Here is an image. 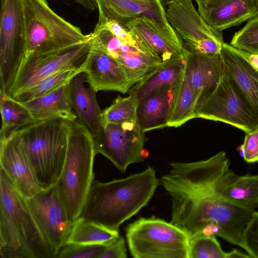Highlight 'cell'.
Wrapping results in <instances>:
<instances>
[{
  "label": "cell",
  "mask_w": 258,
  "mask_h": 258,
  "mask_svg": "<svg viewBox=\"0 0 258 258\" xmlns=\"http://www.w3.org/2000/svg\"><path fill=\"white\" fill-rule=\"evenodd\" d=\"M169 195L170 223L189 238L198 234L214 235L242 247L243 234L254 210L229 203L209 191Z\"/></svg>",
  "instance_id": "1"
},
{
  "label": "cell",
  "mask_w": 258,
  "mask_h": 258,
  "mask_svg": "<svg viewBox=\"0 0 258 258\" xmlns=\"http://www.w3.org/2000/svg\"><path fill=\"white\" fill-rule=\"evenodd\" d=\"M159 184L151 167L120 179L93 181L78 218L118 231L122 223L148 204Z\"/></svg>",
  "instance_id": "2"
},
{
  "label": "cell",
  "mask_w": 258,
  "mask_h": 258,
  "mask_svg": "<svg viewBox=\"0 0 258 258\" xmlns=\"http://www.w3.org/2000/svg\"><path fill=\"white\" fill-rule=\"evenodd\" d=\"M70 121L62 118L38 121L11 134L19 138L43 189L56 185L62 172Z\"/></svg>",
  "instance_id": "3"
},
{
  "label": "cell",
  "mask_w": 258,
  "mask_h": 258,
  "mask_svg": "<svg viewBox=\"0 0 258 258\" xmlns=\"http://www.w3.org/2000/svg\"><path fill=\"white\" fill-rule=\"evenodd\" d=\"M96 155L93 140L87 126L78 118L70 121L66 158L56 186L72 223L78 218L94 181Z\"/></svg>",
  "instance_id": "4"
},
{
  "label": "cell",
  "mask_w": 258,
  "mask_h": 258,
  "mask_svg": "<svg viewBox=\"0 0 258 258\" xmlns=\"http://www.w3.org/2000/svg\"><path fill=\"white\" fill-rule=\"evenodd\" d=\"M26 28V57L57 51L88 38L81 30L55 13L46 0H21ZM25 57V58H26Z\"/></svg>",
  "instance_id": "5"
},
{
  "label": "cell",
  "mask_w": 258,
  "mask_h": 258,
  "mask_svg": "<svg viewBox=\"0 0 258 258\" xmlns=\"http://www.w3.org/2000/svg\"><path fill=\"white\" fill-rule=\"evenodd\" d=\"M125 235L133 257L188 258V236L164 220L140 218L127 225Z\"/></svg>",
  "instance_id": "6"
},
{
  "label": "cell",
  "mask_w": 258,
  "mask_h": 258,
  "mask_svg": "<svg viewBox=\"0 0 258 258\" xmlns=\"http://www.w3.org/2000/svg\"><path fill=\"white\" fill-rule=\"evenodd\" d=\"M26 53V32L22 1L1 0L0 92L8 94Z\"/></svg>",
  "instance_id": "7"
},
{
  "label": "cell",
  "mask_w": 258,
  "mask_h": 258,
  "mask_svg": "<svg viewBox=\"0 0 258 258\" xmlns=\"http://www.w3.org/2000/svg\"><path fill=\"white\" fill-rule=\"evenodd\" d=\"M199 117L222 121L245 133L258 128L256 118L230 79L225 63L216 86L202 95L197 102L196 118Z\"/></svg>",
  "instance_id": "8"
},
{
  "label": "cell",
  "mask_w": 258,
  "mask_h": 258,
  "mask_svg": "<svg viewBox=\"0 0 258 258\" xmlns=\"http://www.w3.org/2000/svg\"><path fill=\"white\" fill-rule=\"evenodd\" d=\"M90 34L87 40L57 51L34 53L26 57L8 95L12 97L56 72L64 70L84 72L91 49Z\"/></svg>",
  "instance_id": "9"
},
{
  "label": "cell",
  "mask_w": 258,
  "mask_h": 258,
  "mask_svg": "<svg viewBox=\"0 0 258 258\" xmlns=\"http://www.w3.org/2000/svg\"><path fill=\"white\" fill-rule=\"evenodd\" d=\"M90 34L92 45L121 64L136 84L169 62H164L147 45L122 40L98 22Z\"/></svg>",
  "instance_id": "10"
},
{
  "label": "cell",
  "mask_w": 258,
  "mask_h": 258,
  "mask_svg": "<svg viewBox=\"0 0 258 258\" xmlns=\"http://www.w3.org/2000/svg\"><path fill=\"white\" fill-rule=\"evenodd\" d=\"M0 208L25 243L33 258H55L29 209L26 199L0 170Z\"/></svg>",
  "instance_id": "11"
},
{
  "label": "cell",
  "mask_w": 258,
  "mask_h": 258,
  "mask_svg": "<svg viewBox=\"0 0 258 258\" xmlns=\"http://www.w3.org/2000/svg\"><path fill=\"white\" fill-rule=\"evenodd\" d=\"M168 174L159 179L169 194L207 191L229 168V161L224 151L209 159L195 162H172Z\"/></svg>",
  "instance_id": "12"
},
{
  "label": "cell",
  "mask_w": 258,
  "mask_h": 258,
  "mask_svg": "<svg viewBox=\"0 0 258 258\" xmlns=\"http://www.w3.org/2000/svg\"><path fill=\"white\" fill-rule=\"evenodd\" d=\"M26 201L40 231L56 255L66 244L74 223L68 217L56 185Z\"/></svg>",
  "instance_id": "13"
},
{
  "label": "cell",
  "mask_w": 258,
  "mask_h": 258,
  "mask_svg": "<svg viewBox=\"0 0 258 258\" xmlns=\"http://www.w3.org/2000/svg\"><path fill=\"white\" fill-rule=\"evenodd\" d=\"M147 140L137 123H105L96 153L103 155L124 172L129 165L144 162L148 157L144 149Z\"/></svg>",
  "instance_id": "14"
},
{
  "label": "cell",
  "mask_w": 258,
  "mask_h": 258,
  "mask_svg": "<svg viewBox=\"0 0 258 258\" xmlns=\"http://www.w3.org/2000/svg\"><path fill=\"white\" fill-rule=\"evenodd\" d=\"M167 20L181 41L185 52L202 53L209 40L223 43L197 12L192 0H164Z\"/></svg>",
  "instance_id": "15"
},
{
  "label": "cell",
  "mask_w": 258,
  "mask_h": 258,
  "mask_svg": "<svg viewBox=\"0 0 258 258\" xmlns=\"http://www.w3.org/2000/svg\"><path fill=\"white\" fill-rule=\"evenodd\" d=\"M1 169L26 199L43 189L39 186L25 150L14 134L0 139Z\"/></svg>",
  "instance_id": "16"
},
{
  "label": "cell",
  "mask_w": 258,
  "mask_h": 258,
  "mask_svg": "<svg viewBox=\"0 0 258 258\" xmlns=\"http://www.w3.org/2000/svg\"><path fill=\"white\" fill-rule=\"evenodd\" d=\"M84 72L86 82L96 92L113 91L124 94L136 84L121 64L92 45Z\"/></svg>",
  "instance_id": "17"
},
{
  "label": "cell",
  "mask_w": 258,
  "mask_h": 258,
  "mask_svg": "<svg viewBox=\"0 0 258 258\" xmlns=\"http://www.w3.org/2000/svg\"><path fill=\"white\" fill-rule=\"evenodd\" d=\"M198 13L216 34L258 16L256 0H195Z\"/></svg>",
  "instance_id": "18"
},
{
  "label": "cell",
  "mask_w": 258,
  "mask_h": 258,
  "mask_svg": "<svg viewBox=\"0 0 258 258\" xmlns=\"http://www.w3.org/2000/svg\"><path fill=\"white\" fill-rule=\"evenodd\" d=\"M126 26L133 34L147 44L164 62L184 57L181 41L173 28H166L145 15L131 20Z\"/></svg>",
  "instance_id": "19"
},
{
  "label": "cell",
  "mask_w": 258,
  "mask_h": 258,
  "mask_svg": "<svg viewBox=\"0 0 258 258\" xmlns=\"http://www.w3.org/2000/svg\"><path fill=\"white\" fill-rule=\"evenodd\" d=\"M86 75L82 72L69 82L71 105L78 118L90 131L96 152L102 139L103 111L98 105L96 92L91 87L86 86Z\"/></svg>",
  "instance_id": "20"
},
{
  "label": "cell",
  "mask_w": 258,
  "mask_h": 258,
  "mask_svg": "<svg viewBox=\"0 0 258 258\" xmlns=\"http://www.w3.org/2000/svg\"><path fill=\"white\" fill-rule=\"evenodd\" d=\"M220 54L230 79L258 122V71L230 44L223 42Z\"/></svg>",
  "instance_id": "21"
},
{
  "label": "cell",
  "mask_w": 258,
  "mask_h": 258,
  "mask_svg": "<svg viewBox=\"0 0 258 258\" xmlns=\"http://www.w3.org/2000/svg\"><path fill=\"white\" fill-rule=\"evenodd\" d=\"M179 84L159 88L138 102L137 123L142 131L168 126Z\"/></svg>",
  "instance_id": "22"
},
{
  "label": "cell",
  "mask_w": 258,
  "mask_h": 258,
  "mask_svg": "<svg viewBox=\"0 0 258 258\" xmlns=\"http://www.w3.org/2000/svg\"><path fill=\"white\" fill-rule=\"evenodd\" d=\"M224 70V63L220 53L208 54L185 52L184 75L198 101L202 95L216 86Z\"/></svg>",
  "instance_id": "23"
},
{
  "label": "cell",
  "mask_w": 258,
  "mask_h": 258,
  "mask_svg": "<svg viewBox=\"0 0 258 258\" xmlns=\"http://www.w3.org/2000/svg\"><path fill=\"white\" fill-rule=\"evenodd\" d=\"M207 191L237 206L254 210L258 207V175L239 176L228 169Z\"/></svg>",
  "instance_id": "24"
},
{
  "label": "cell",
  "mask_w": 258,
  "mask_h": 258,
  "mask_svg": "<svg viewBox=\"0 0 258 258\" xmlns=\"http://www.w3.org/2000/svg\"><path fill=\"white\" fill-rule=\"evenodd\" d=\"M99 14L127 23L133 19L145 15L159 22L163 26L172 28L165 14L164 0H95Z\"/></svg>",
  "instance_id": "25"
},
{
  "label": "cell",
  "mask_w": 258,
  "mask_h": 258,
  "mask_svg": "<svg viewBox=\"0 0 258 258\" xmlns=\"http://www.w3.org/2000/svg\"><path fill=\"white\" fill-rule=\"evenodd\" d=\"M21 103L37 121L56 118L73 121L78 118L72 107L69 83L45 95Z\"/></svg>",
  "instance_id": "26"
},
{
  "label": "cell",
  "mask_w": 258,
  "mask_h": 258,
  "mask_svg": "<svg viewBox=\"0 0 258 258\" xmlns=\"http://www.w3.org/2000/svg\"><path fill=\"white\" fill-rule=\"evenodd\" d=\"M184 57L171 60L153 72L129 91L137 103L152 91L166 85H178L182 78Z\"/></svg>",
  "instance_id": "27"
},
{
  "label": "cell",
  "mask_w": 258,
  "mask_h": 258,
  "mask_svg": "<svg viewBox=\"0 0 258 258\" xmlns=\"http://www.w3.org/2000/svg\"><path fill=\"white\" fill-rule=\"evenodd\" d=\"M0 110L2 122L0 139L7 138L19 129L38 121L21 102L2 92H0Z\"/></svg>",
  "instance_id": "28"
},
{
  "label": "cell",
  "mask_w": 258,
  "mask_h": 258,
  "mask_svg": "<svg viewBox=\"0 0 258 258\" xmlns=\"http://www.w3.org/2000/svg\"><path fill=\"white\" fill-rule=\"evenodd\" d=\"M119 235L118 231H111L91 221L78 218L73 223L66 245H107Z\"/></svg>",
  "instance_id": "29"
},
{
  "label": "cell",
  "mask_w": 258,
  "mask_h": 258,
  "mask_svg": "<svg viewBox=\"0 0 258 258\" xmlns=\"http://www.w3.org/2000/svg\"><path fill=\"white\" fill-rule=\"evenodd\" d=\"M197 102L198 98L183 73L167 127H177L196 118Z\"/></svg>",
  "instance_id": "30"
},
{
  "label": "cell",
  "mask_w": 258,
  "mask_h": 258,
  "mask_svg": "<svg viewBox=\"0 0 258 258\" xmlns=\"http://www.w3.org/2000/svg\"><path fill=\"white\" fill-rule=\"evenodd\" d=\"M82 72L77 70H64L56 72L17 92L11 97L20 102L33 100L52 92L69 83L75 75Z\"/></svg>",
  "instance_id": "31"
},
{
  "label": "cell",
  "mask_w": 258,
  "mask_h": 258,
  "mask_svg": "<svg viewBox=\"0 0 258 258\" xmlns=\"http://www.w3.org/2000/svg\"><path fill=\"white\" fill-rule=\"evenodd\" d=\"M0 257L33 258L30 250L9 219L0 214Z\"/></svg>",
  "instance_id": "32"
},
{
  "label": "cell",
  "mask_w": 258,
  "mask_h": 258,
  "mask_svg": "<svg viewBox=\"0 0 258 258\" xmlns=\"http://www.w3.org/2000/svg\"><path fill=\"white\" fill-rule=\"evenodd\" d=\"M137 101L132 95L118 96L111 105L102 111L103 124L137 123Z\"/></svg>",
  "instance_id": "33"
},
{
  "label": "cell",
  "mask_w": 258,
  "mask_h": 258,
  "mask_svg": "<svg viewBox=\"0 0 258 258\" xmlns=\"http://www.w3.org/2000/svg\"><path fill=\"white\" fill-rule=\"evenodd\" d=\"M216 236L198 234L189 238L188 258H226Z\"/></svg>",
  "instance_id": "34"
},
{
  "label": "cell",
  "mask_w": 258,
  "mask_h": 258,
  "mask_svg": "<svg viewBox=\"0 0 258 258\" xmlns=\"http://www.w3.org/2000/svg\"><path fill=\"white\" fill-rule=\"evenodd\" d=\"M230 45L240 50L258 53V16L249 20L241 30L235 33Z\"/></svg>",
  "instance_id": "35"
},
{
  "label": "cell",
  "mask_w": 258,
  "mask_h": 258,
  "mask_svg": "<svg viewBox=\"0 0 258 258\" xmlns=\"http://www.w3.org/2000/svg\"><path fill=\"white\" fill-rule=\"evenodd\" d=\"M105 245L67 244L62 247L55 258H99Z\"/></svg>",
  "instance_id": "36"
},
{
  "label": "cell",
  "mask_w": 258,
  "mask_h": 258,
  "mask_svg": "<svg viewBox=\"0 0 258 258\" xmlns=\"http://www.w3.org/2000/svg\"><path fill=\"white\" fill-rule=\"evenodd\" d=\"M242 248L251 257L258 258V212H254L244 231Z\"/></svg>",
  "instance_id": "37"
},
{
  "label": "cell",
  "mask_w": 258,
  "mask_h": 258,
  "mask_svg": "<svg viewBox=\"0 0 258 258\" xmlns=\"http://www.w3.org/2000/svg\"><path fill=\"white\" fill-rule=\"evenodd\" d=\"M240 147L243 158L246 163L258 162V128L245 133L243 144Z\"/></svg>",
  "instance_id": "38"
},
{
  "label": "cell",
  "mask_w": 258,
  "mask_h": 258,
  "mask_svg": "<svg viewBox=\"0 0 258 258\" xmlns=\"http://www.w3.org/2000/svg\"><path fill=\"white\" fill-rule=\"evenodd\" d=\"M126 248L125 241L119 235L112 242L105 245L99 258H126Z\"/></svg>",
  "instance_id": "39"
},
{
  "label": "cell",
  "mask_w": 258,
  "mask_h": 258,
  "mask_svg": "<svg viewBox=\"0 0 258 258\" xmlns=\"http://www.w3.org/2000/svg\"><path fill=\"white\" fill-rule=\"evenodd\" d=\"M239 51L251 66L258 71V53H250L240 49Z\"/></svg>",
  "instance_id": "40"
},
{
  "label": "cell",
  "mask_w": 258,
  "mask_h": 258,
  "mask_svg": "<svg viewBox=\"0 0 258 258\" xmlns=\"http://www.w3.org/2000/svg\"><path fill=\"white\" fill-rule=\"evenodd\" d=\"M75 2L90 10L98 9V5L95 0H74Z\"/></svg>",
  "instance_id": "41"
},
{
  "label": "cell",
  "mask_w": 258,
  "mask_h": 258,
  "mask_svg": "<svg viewBox=\"0 0 258 258\" xmlns=\"http://www.w3.org/2000/svg\"><path fill=\"white\" fill-rule=\"evenodd\" d=\"M235 257H251V256L247 254L244 253L236 249L227 252L226 258H235Z\"/></svg>",
  "instance_id": "42"
},
{
  "label": "cell",
  "mask_w": 258,
  "mask_h": 258,
  "mask_svg": "<svg viewBox=\"0 0 258 258\" xmlns=\"http://www.w3.org/2000/svg\"><path fill=\"white\" fill-rule=\"evenodd\" d=\"M136 1L145 2V1H150V0H136Z\"/></svg>",
  "instance_id": "43"
},
{
  "label": "cell",
  "mask_w": 258,
  "mask_h": 258,
  "mask_svg": "<svg viewBox=\"0 0 258 258\" xmlns=\"http://www.w3.org/2000/svg\"><path fill=\"white\" fill-rule=\"evenodd\" d=\"M256 3L257 7L258 8V0H256Z\"/></svg>",
  "instance_id": "44"
}]
</instances>
